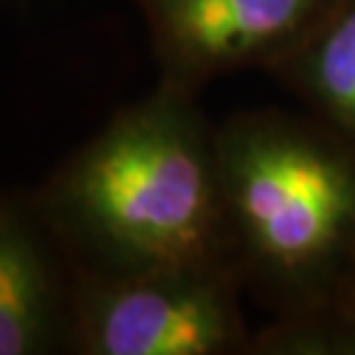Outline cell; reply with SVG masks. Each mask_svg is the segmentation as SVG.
Segmentation results:
<instances>
[{
  "label": "cell",
  "mask_w": 355,
  "mask_h": 355,
  "mask_svg": "<svg viewBox=\"0 0 355 355\" xmlns=\"http://www.w3.org/2000/svg\"><path fill=\"white\" fill-rule=\"evenodd\" d=\"M263 355H355V277L327 316L305 324H271L250 340Z\"/></svg>",
  "instance_id": "obj_7"
},
{
  "label": "cell",
  "mask_w": 355,
  "mask_h": 355,
  "mask_svg": "<svg viewBox=\"0 0 355 355\" xmlns=\"http://www.w3.org/2000/svg\"><path fill=\"white\" fill-rule=\"evenodd\" d=\"M271 74L355 150V0H334Z\"/></svg>",
  "instance_id": "obj_6"
},
{
  "label": "cell",
  "mask_w": 355,
  "mask_h": 355,
  "mask_svg": "<svg viewBox=\"0 0 355 355\" xmlns=\"http://www.w3.org/2000/svg\"><path fill=\"white\" fill-rule=\"evenodd\" d=\"M334 0H137L161 82L187 95L242 69L271 71Z\"/></svg>",
  "instance_id": "obj_4"
},
{
  "label": "cell",
  "mask_w": 355,
  "mask_h": 355,
  "mask_svg": "<svg viewBox=\"0 0 355 355\" xmlns=\"http://www.w3.org/2000/svg\"><path fill=\"white\" fill-rule=\"evenodd\" d=\"M242 284L227 263L89 277L76 287L74 353L232 355L250 353L240 313Z\"/></svg>",
  "instance_id": "obj_3"
},
{
  "label": "cell",
  "mask_w": 355,
  "mask_h": 355,
  "mask_svg": "<svg viewBox=\"0 0 355 355\" xmlns=\"http://www.w3.org/2000/svg\"><path fill=\"white\" fill-rule=\"evenodd\" d=\"M76 287L35 195L0 192V355L74 353Z\"/></svg>",
  "instance_id": "obj_5"
},
{
  "label": "cell",
  "mask_w": 355,
  "mask_h": 355,
  "mask_svg": "<svg viewBox=\"0 0 355 355\" xmlns=\"http://www.w3.org/2000/svg\"><path fill=\"white\" fill-rule=\"evenodd\" d=\"M224 261L277 324L327 316L355 277V150L313 116L216 129Z\"/></svg>",
  "instance_id": "obj_2"
},
{
  "label": "cell",
  "mask_w": 355,
  "mask_h": 355,
  "mask_svg": "<svg viewBox=\"0 0 355 355\" xmlns=\"http://www.w3.org/2000/svg\"><path fill=\"white\" fill-rule=\"evenodd\" d=\"M35 200L79 274L227 263L216 127L166 85L121 108Z\"/></svg>",
  "instance_id": "obj_1"
}]
</instances>
